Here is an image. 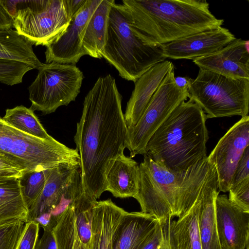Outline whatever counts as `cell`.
<instances>
[{"label": "cell", "instance_id": "27", "mask_svg": "<svg viewBox=\"0 0 249 249\" xmlns=\"http://www.w3.org/2000/svg\"><path fill=\"white\" fill-rule=\"evenodd\" d=\"M96 201L83 192L73 203L78 235L81 242L87 245H89L91 239L93 207Z\"/></svg>", "mask_w": 249, "mask_h": 249}, {"label": "cell", "instance_id": "2", "mask_svg": "<svg viewBox=\"0 0 249 249\" xmlns=\"http://www.w3.org/2000/svg\"><path fill=\"white\" fill-rule=\"evenodd\" d=\"M131 30L148 44H163L220 27L206 0H123Z\"/></svg>", "mask_w": 249, "mask_h": 249}, {"label": "cell", "instance_id": "34", "mask_svg": "<svg viewBox=\"0 0 249 249\" xmlns=\"http://www.w3.org/2000/svg\"><path fill=\"white\" fill-rule=\"evenodd\" d=\"M249 146L239 161L232 177L231 187L249 178Z\"/></svg>", "mask_w": 249, "mask_h": 249}, {"label": "cell", "instance_id": "7", "mask_svg": "<svg viewBox=\"0 0 249 249\" xmlns=\"http://www.w3.org/2000/svg\"><path fill=\"white\" fill-rule=\"evenodd\" d=\"M188 90L207 119L248 115L249 79L228 77L200 69Z\"/></svg>", "mask_w": 249, "mask_h": 249}, {"label": "cell", "instance_id": "32", "mask_svg": "<svg viewBox=\"0 0 249 249\" xmlns=\"http://www.w3.org/2000/svg\"><path fill=\"white\" fill-rule=\"evenodd\" d=\"M229 199L245 211L249 212V178L230 188Z\"/></svg>", "mask_w": 249, "mask_h": 249}, {"label": "cell", "instance_id": "6", "mask_svg": "<svg viewBox=\"0 0 249 249\" xmlns=\"http://www.w3.org/2000/svg\"><path fill=\"white\" fill-rule=\"evenodd\" d=\"M0 155L19 167L24 174L61 164H79L76 149L56 140L46 141L20 131L0 117Z\"/></svg>", "mask_w": 249, "mask_h": 249}, {"label": "cell", "instance_id": "22", "mask_svg": "<svg viewBox=\"0 0 249 249\" xmlns=\"http://www.w3.org/2000/svg\"><path fill=\"white\" fill-rule=\"evenodd\" d=\"M219 192L215 167L205 184L198 215L202 249H221L217 231L215 204Z\"/></svg>", "mask_w": 249, "mask_h": 249}, {"label": "cell", "instance_id": "30", "mask_svg": "<svg viewBox=\"0 0 249 249\" xmlns=\"http://www.w3.org/2000/svg\"><path fill=\"white\" fill-rule=\"evenodd\" d=\"M33 69L30 65L21 61L0 58V83L9 86L21 83L24 75Z\"/></svg>", "mask_w": 249, "mask_h": 249}, {"label": "cell", "instance_id": "35", "mask_svg": "<svg viewBox=\"0 0 249 249\" xmlns=\"http://www.w3.org/2000/svg\"><path fill=\"white\" fill-rule=\"evenodd\" d=\"M24 174L21 168L0 155V178H19Z\"/></svg>", "mask_w": 249, "mask_h": 249}, {"label": "cell", "instance_id": "24", "mask_svg": "<svg viewBox=\"0 0 249 249\" xmlns=\"http://www.w3.org/2000/svg\"><path fill=\"white\" fill-rule=\"evenodd\" d=\"M28 214L18 178H0V224L18 219L26 222Z\"/></svg>", "mask_w": 249, "mask_h": 249}, {"label": "cell", "instance_id": "10", "mask_svg": "<svg viewBox=\"0 0 249 249\" xmlns=\"http://www.w3.org/2000/svg\"><path fill=\"white\" fill-rule=\"evenodd\" d=\"M174 65L152 97L136 125L127 127L125 148L130 157L144 155L149 139L172 111L189 97L188 88H180L174 81Z\"/></svg>", "mask_w": 249, "mask_h": 249}, {"label": "cell", "instance_id": "11", "mask_svg": "<svg viewBox=\"0 0 249 249\" xmlns=\"http://www.w3.org/2000/svg\"><path fill=\"white\" fill-rule=\"evenodd\" d=\"M71 20L63 0H22L13 27L33 45L47 47L64 32Z\"/></svg>", "mask_w": 249, "mask_h": 249}, {"label": "cell", "instance_id": "4", "mask_svg": "<svg viewBox=\"0 0 249 249\" xmlns=\"http://www.w3.org/2000/svg\"><path fill=\"white\" fill-rule=\"evenodd\" d=\"M207 119L191 99L183 101L151 136L144 155L171 172L187 170L207 158Z\"/></svg>", "mask_w": 249, "mask_h": 249}, {"label": "cell", "instance_id": "21", "mask_svg": "<svg viewBox=\"0 0 249 249\" xmlns=\"http://www.w3.org/2000/svg\"><path fill=\"white\" fill-rule=\"evenodd\" d=\"M106 191L115 197H133L137 194L140 182L138 163L122 152L109 160L105 171Z\"/></svg>", "mask_w": 249, "mask_h": 249}, {"label": "cell", "instance_id": "29", "mask_svg": "<svg viewBox=\"0 0 249 249\" xmlns=\"http://www.w3.org/2000/svg\"><path fill=\"white\" fill-rule=\"evenodd\" d=\"M47 170L28 172L18 178L22 196L28 209L43 191L46 180Z\"/></svg>", "mask_w": 249, "mask_h": 249}, {"label": "cell", "instance_id": "33", "mask_svg": "<svg viewBox=\"0 0 249 249\" xmlns=\"http://www.w3.org/2000/svg\"><path fill=\"white\" fill-rule=\"evenodd\" d=\"M39 227L37 222H26L23 234L16 249H34L38 239Z\"/></svg>", "mask_w": 249, "mask_h": 249}, {"label": "cell", "instance_id": "23", "mask_svg": "<svg viewBox=\"0 0 249 249\" xmlns=\"http://www.w3.org/2000/svg\"><path fill=\"white\" fill-rule=\"evenodd\" d=\"M113 0H102L91 15L84 32L82 46L86 55L103 57L107 37L109 15Z\"/></svg>", "mask_w": 249, "mask_h": 249}, {"label": "cell", "instance_id": "40", "mask_svg": "<svg viewBox=\"0 0 249 249\" xmlns=\"http://www.w3.org/2000/svg\"><path fill=\"white\" fill-rule=\"evenodd\" d=\"M4 5L10 14L14 18L18 11L20 0H3Z\"/></svg>", "mask_w": 249, "mask_h": 249}, {"label": "cell", "instance_id": "1", "mask_svg": "<svg viewBox=\"0 0 249 249\" xmlns=\"http://www.w3.org/2000/svg\"><path fill=\"white\" fill-rule=\"evenodd\" d=\"M115 79L98 78L86 96L74 137L84 192L96 199L106 191L109 160L125 148L127 126Z\"/></svg>", "mask_w": 249, "mask_h": 249}, {"label": "cell", "instance_id": "19", "mask_svg": "<svg viewBox=\"0 0 249 249\" xmlns=\"http://www.w3.org/2000/svg\"><path fill=\"white\" fill-rule=\"evenodd\" d=\"M159 222L151 214L142 212H126L116 231L113 249H142Z\"/></svg>", "mask_w": 249, "mask_h": 249}, {"label": "cell", "instance_id": "9", "mask_svg": "<svg viewBox=\"0 0 249 249\" xmlns=\"http://www.w3.org/2000/svg\"><path fill=\"white\" fill-rule=\"evenodd\" d=\"M79 164L64 163L47 169L43 191L28 209L27 222L53 227L57 217L82 190Z\"/></svg>", "mask_w": 249, "mask_h": 249}, {"label": "cell", "instance_id": "8", "mask_svg": "<svg viewBox=\"0 0 249 249\" xmlns=\"http://www.w3.org/2000/svg\"><path fill=\"white\" fill-rule=\"evenodd\" d=\"M83 78L82 72L75 65L43 63L28 88L30 108L48 114L68 105L80 93Z\"/></svg>", "mask_w": 249, "mask_h": 249}, {"label": "cell", "instance_id": "37", "mask_svg": "<svg viewBox=\"0 0 249 249\" xmlns=\"http://www.w3.org/2000/svg\"><path fill=\"white\" fill-rule=\"evenodd\" d=\"M14 18L6 9L3 0H0V30L6 31L13 27Z\"/></svg>", "mask_w": 249, "mask_h": 249}, {"label": "cell", "instance_id": "16", "mask_svg": "<svg viewBox=\"0 0 249 249\" xmlns=\"http://www.w3.org/2000/svg\"><path fill=\"white\" fill-rule=\"evenodd\" d=\"M206 182L193 206L184 215L177 219L169 216L160 222V238L158 249H202L198 215Z\"/></svg>", "mask_w": 249, "mask_h": 249}, {"label": "cell", "instance_id": "13", "mask_svg": "<svg viewBox=\"0 0 249 249\" xmlns=\"http://www.w3.org/2000/svg\"><path fill=\"white\" fill-rule=\"evenodd\" d=\"M102 0H86L71 18L64 32L46 47V62L75 65L86 55L82 46L83 32Z\"/></svg>", "mask_w": 249, "mask_h": 249}, {"label": "cell", "instance_id": "26", "mask_svg": "<svg viewBox=\"0 0 249 249\" xmlns=\"http://www.w3.org/2000/svg\"><path fill=\"white\" fill-rule=\"evenodd\" d=\"M2 119L9 125L30 136L46 141L55 140L48 134L30 107L21 105L7 109Z\"/></svg>", "mask_w": 249, "mask_h": 249}, {"label": "cell", "instance_id": "25", "mask_svg": "<svg viewBox=\"0 0 249 249\" xmlns=\"http://www.w3.org/2000/svg\"><path fill=\"white\" fill-rule=\"evenodd\" d=\"M0 58L21 61L38 70L43 64L35 53L33 45L12 29L0 30Z\"/></svg>", "mask_w": 249, "mask_h": 249}, {"label": "cell", "instance_id": "41", "mask_svg": "<svg viewBox=\"0 0 249 249\" xmlns=\"http://www.w3.org/2000/svg\"><path fill=\"white\" fill-rule=\"evenodd\" d=\"M193 79L188 77H175L174 81L176 85L180 88H188Z\"/></svg>", "mask_w": 249, "mask_h": 249}, {"label": "cell", "instance_id": "3", "mask_svg": "<svg viewBox=\"0 0 249 249\" xmlns=\"http://www.w3.org/2000/svg\"><path fill=\"white\" fill-rule=\"evenodd\" d=\"M215 166L207 158L180 172H171L144 155L139 164V191L134 197L141 211L160 222L179 218L193 206Z\"/></svg>", "mask_w": 249, "mask_h": 249}, {"label": "cell", "instance_id": "12", "mask_svg": "<svg viewBox=\"0 0 249 249\" xmlns=\"http://www.w3.org/2000/svg\"><path fill=\"white\" fill-rule=\"evenodd\" d=\"M249 146V116L243 117L220 139L209 156L215 167L219 191H229L234 172Z\"/></svg>", "mask_w": 249, "mask_h": 249}, {"label": "cell", "instance_id": "31", "mask_svg": "<svg viewBox=\"0 0 249 249\" xmlns=\"http://www.w3.org/2000/svg\"><path fill=\"white\" fill-rule=\"evenodd\" d=\"M26 223L18 219L0 224V249H16Z\"/></svg>", "mask_w": 249, "mask_h": 249}, {"label": "cell", "instance_id": "17", "mask_svg": "<svg viewBox=\"0 0 249 249\" xmlns=\"http://www.w3.org/2000/svg\"><path fill=\"white\" fill-rule=\"evenodd\" d=\"M193 61L200 69L232 78L249 79V41L236 38L218 51Z\"/></svg>", "mask_w": 249, "mask_h": 249}, {"label": "cell", "instance_id": "20", "mask_svg": "<svg viewBox=\"0 0 249 249\" xmlns=\"http://www.w3.org/2000/svg\"><path fill=\"white\" fill-rule=\"evenodd\" d=\"M126 212L111 199L95 201L89 249H113L116 231Z\"/></svg>", "mask_w": 249, "mask_h": 249}, {"label": "cell", "instance_id": "38", "mask_svg": "<svg viewBox=\"0 0 249 249\" xmlns=\"http://www.w3.org/2000/svg\"><path fill=\"white\" fill-rule=\"evenodd\" d=\"M87 0H63V3L68 18L70 19L78 11Z\"/></svg>", "mask_w": 249, "mask_h": 249}, {"label": "cell", "instance_id": "39", "mask_svg": "<svg viewBox=\"0 0 249 249\" xmlns=\"http://www.w3.org/2000/svg\"><path fill=\"white\" fill-rule=\"evenodd\" d=\"M160 238V222L150 239L142 249H158Z\"/></svg>", "mask_w": 249, "mask_h": 249}, {"label": "cell", "instance_id": "5", "mask_svg": "<svg viewBox=\"0 0 249 249\" xmlns=\"http://www.w3.org/2000/svg\"><path fill=\"white\" fill-rule=\"evenodd\" d=\"M103 57L123 78L136 82L155 64L165 60L160 44H148L132 31L128 13L114 2L110 10Z\"/></svg>", "mask_w": 249, "mask_h": 249}, {"label": "cell", "instance_id": "18", "mask_svg": "<svg viewBox=\"0 0 249 249\" xmlns=\"http://www.w3.org/2000/svg\"><path fill=\"white\" fill-rule=\"evenodd\" d=\"M173 65V63L167 60L158 63L134 82V89L127 102L124 114L127 127L136 124L152 97Z\"/></svg>", "mask_w": 249, "mask_h": 249}, {"label": "cell", "instance_id": "14", "mask_svg": "<svg viewBox=\"0 0 249 249\" xmlns=\"http://www.w3.org/2000/svg\"><path fill=\"white\" fill-rule=\"evenodd\" d=\"M215 204L221 249H249V212L231 202L226 195L218 194Z\"/></svg>", "mask_w": 249, "mask_h": 249}, {"label": "cell", "instance_id": "15", "mask_svg": "<svg viewBox=\"0 0 249 249\" xmlns=\"http://www.w3.org/2000/svg\"><path fill=\"white\" fill-rule=\"evenodd\" d=\"M236 37L222 26L160 45L164 57L175 60L205 56L222 49Z\"/></svg>", "mask_w": 249, "mask_h": 249}, {"label": "cell", "instance_id": "28", "mask_svg": "<svg viewBox=\"0 0 249 249\" xmlns=\"http://www.w3.org/2000/svg\"><path fill=\"white\" fill-rule=\"evenodd\" d=\"M58 249H89V245L81 242L72 217L59 220L53 229Z\"/></svg>", "mask_w": 249, "mask_h": 249}, {"label": "cell", "instance_id": "36", "mask_svg": "<svg viewBox=\"0 0 249 249\" xmlns=\"http://www.w3.org/2000/svg\"><path fill=\"white\" fill-rule=\"evenodd\" d=\"M44 231L40 238L37 240L34 249H58L53 229L43 228Z\"/></svg>", "mask_w": 249, "mask_h": 249}]
</instances>
